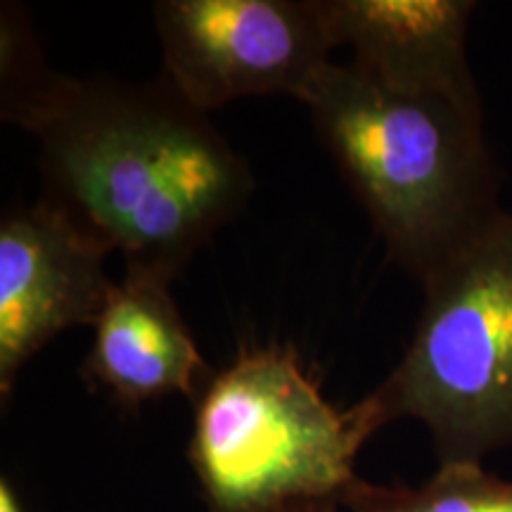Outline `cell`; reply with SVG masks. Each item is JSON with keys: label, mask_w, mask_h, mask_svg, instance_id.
Segmentation results:
<instances>
[{"label": "cell", "mask_w": 512, "mask_h": 512, "mask_svg": "<svg viewBox=\"0 0 512 512\" xmlns=\"http://www.w3.org/2000/svg\"><path fill=\"white\" fill-rule=\"evenodd\" d=\"M361 413L339 411L287 347H242L197 396L188 456L209 512L347 508L370 439Z\"/></svg>", "instance_id": "3"}, {"label": "cell", "mask_w": 512, "mask_h": 512, "mask_svg": "<svg viewBox=\"0 0 512 512\" xmlns=\"http://www.w3.org/2000/svg\"><path fill=\"white\" fill-rule=\"evenodd\" d=\"M155 24L162 76L204 114L252 95L302 100L337 48L320 0H164Z\"/></svg>", "instance_id": "5"}, {"label": "cell", "mask_w": 512, "mask_h": 512, "mask_svg": "<svg viewBox=\"0 0 512 512\" xmlns=\"http://www.w3.org/2000/svg\"><path fill=\"white\" fill-rule=\"evenodd\" d=\"M93 330L83 377L121 406L171 394L197 399L214 377L159 275L126 268Z\"/></svg>", "instance_id": "8"}, {"label": "cell", "mask_w": 512, "mask_h": 512, "mask_svg": "<svg viewBox=\"0 0 512 512\" xmlns=\"http://www.w3.org/2000/svg\"><path fill=\"white\" fill-rule=\"evenodd\" d=\"M425 287L401 363L356 403L370 432L415 418L444 463H482L512 444V214Z\"/></svg>", "instance_id": "4"}, {"label": "cell", "mask_w": 512, "mask_h": 512, "mask_svg": "<svg viewBox=\"0 0 512 512\" xmlns=\"http://www.w3.org/2000/svg\"><path fill=\"white\" fill-rule=\"evenodd\" d=\"M0 512H24L22 503H19L15 489H12L8 479L0 482Z\"/></svg>", "instance_id": "10"}, {"label": "cell", "mask_w": 512, "mask_h": 512, "mask_svg": "<svg viewBox=\"0 0 512 512\" xmlns=\"http://www.w3.org/2000/svg\"><path fill=\"white\" fill-rule=\"evenodd\" d=\"M107 249L48 202L0 221V394L19 370L69 328L98 323L114 283Z\"/></svg>", "instance_id": "6"}, {"label": "cell", "mask_w": 512, "mask_h": 512, "mask_svg": "<svg viewBox=\"0 0 512 512\" xmlns=\"http://www.w3.org/2000/svg\"><path fill=\"white\" fill-rule=\"evenodd\" d=\"M349 512H512V482L498 479L482 463H444L418 489L363 484Z\"/></svg>", "instance_id": "9"}, {"label": "cell", "mask_w": 512, "mask_h": 512, "mask_svg": "<svg viewBox=\"0 0 512 512\" xmlns=\"http://www.w3.org/2000/svg\"><path fill=\"white\" fill-rule=\"evenodd\" d=\"M3 119L38 138L46 195L128 271L174 280L240 214L252 171L164 76L74 79L43 69L3 93Z\"/></svg>", "instance_id": "1"}, {"label": "cell", "mask_w": 512, "mask_h": 512, "mask_svg": "<svg viewBox=\"0 0 512 512\" xmlns=\"http://www.w3.org/2000/svg\"><path fill=\"white\" fill-rule=\"evenodd\" d=\"M299 102L389 256L422 285L503 214L482 102L392 91L351 62H330Z\"/></svg>", "instance_id": "2"}, {"label": "cell", "mask_w": 512, "mask_h": 512, "mask_svg": "<svg viewBox=\"0 0 512 512\" xmlns=\"http://www.w3.org/2000/svg\"><path fill=\"white\" fill-rule=\"evenodd\" d=\"M304 512H342V508H313V510H304Z\"/></svg>", "instance_id": "11"}, {"label": "cell", "mask_w": 512, "mask_h": 512, "mask_svg": "<svg viewBox=\"0 0 512 512\" xmlns=\"http://www.w3.org/2000/svg\"><path fill=\"white\" fill-rule=\"evenodd\" d=\"M335 46L354 50V64L384 88L479 100L467 62L465 0H320Z\"/></svg>", "instance_id": "7"}]
</instances>
